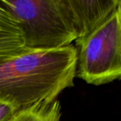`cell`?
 I'll return each mask as SVG.
<instances>
[{"label":"cell","mask_w":121,"mask_h":121,"mask_svg":"<svg viewBox=\"0 0 121 121\" xmlns=\"http://www.w3.org/2000/svg\"><path fill=\"white\" fill-rule=\"evenodd\" d=\"M76 59L73 45L0 58V101L18 109L54 101L74 86Z\"/></svg>","instance_id":"6da1fadb"},{"label":"cell","mask_w":121,"mask_h":121,"mask_svg":"<svg viewBox=\"0 0 121 121\" xmlns=\"http://www.w3.org/2000/svg\"><path fill=\"white\" fill-rule=\"evenodd\" d=\"M20 110L10 104L0 101V121H11Z\"/></svg>","instance_id":"52a82bcc"},{"label":"cell","mask_w":121,"mask_h":121,"mask_svg":"<svg viewBox=\"0 0 121 121\" xmlns=\"http://www.w3.org/2000/svg\"><path fill=\"white\" fill-rule=\"evenodd\" d=\"M120 4L91 32L76 40V76L89 84H106L121 77Z\"/></svg>","instance_id":"3957f363"},{"label":"cell","mask_w":121,"mask_h":121,"mask_svg":"<svg viewBox=\"0 0 121 121\" xmlns=\"http://www.w3.org/2000/svg\"><path fill=\"white\" fill-rule=\"evenodd\" d=\"M61 115L60 102L56 100L21 109L11 121H60Z\"/></svg>","instance_id":"8992f818"},{"label":"cell","mask_w":121,"mask_h":121,"mask_svg":"<svg viewBox=\"0 0 121 121\" xmlns=\"http://www.w3.org/2000/svg\"><path fill=\"white\" fill-rule=\"evenodd\" d=\"M73 18L78 39L91 32L116 8L110 0H65Z\"/></svg>","instance_id":"277c9868"},{"label":"cell","mask_w":121,"mask_h":121,"mask_svg":"<svg viewBox=\"0 0 121 121\" xmlns=\"http://www.w3.org/2000/svg\"><path fill=\"white\" fill-rule=\"evenodd\" d=\"M27 50L21 24L0 1V58Z\"/></svg>","instance_id":"5b68a950"},{"label":"cell","mask_w":121,"mask_h":121,"mask_svg":"<svg viewBox=\"0 0 121 121\" xmlns=\"http://www.w3.org/2000/svg\"><path fill=\"white\" fill-rule=\"evenodd\" d=\"M21 24L29 50L58 49L76 40L71 13L65 0H0Z\"/></svg>","instance_id":"7a4b0ae2"},{"label":"cell","mask_w":121,"mask_h":121,"mask_svg":"<svg viewBox=\"0 0 121 121\" xmlns=\"http://www.w3.org/2000/svg\"><path fill=\"white\" fill-rule=\"evenodd\" d=\"M110 1H112L115 4H116V5L120 4V3H121V0H110Z\"/></svg>","instance_id":"ba28073f"}]
</instances>
